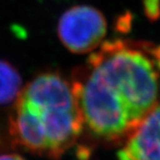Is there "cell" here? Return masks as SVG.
<instances>
[{
    "instance_id": "cell-7",
    "label": "cell",
    "mask_w": 160,
    "mask_h": 160,
    "mask_svg": "<svg viewBox=\"0 0 160 160\" xmlns=\"http://www.w3.org/2000/svg\"><path fill=\"white\" fill-rule=\"evenodd\" d=\"M130 20H131V18L128 13L125 16H122V18H120L118 20V24H117L118 29L122 32H123L125 30H129L130 24H131Z\"/></svg>"
},
{
    "instance_id": "cell-9",
    "label": "cell",
    "mask_w": 160,
    "mask_h": 160,
    "mask_svg": "<svg viewBox=\"0 0 160 160\" xmlns=\"http://www.w3.org/2000/svg\"><path fill=\"white\" fill-rule=\"evenodd\" d=\"M0 160H24L21 156L15 153H7L0 155Z\"/></svg>"
},
{
    "instance_id": "cell-8",
    "label": "cell",
    "mask_w": 160,
    "mask_h": 160,
    "mask_svg": "<svg viewBox=\"0 0 160 160\" xmlns=\"http://www.w3.org/2000/svg\"><path fill=\"white\" fill-rule=\"evenodd\" d=\"M152 56L155 60V63H156V66L158 68V70L160 71V45L158 47H153V49H152Z\"/></svg>"
},
{
    "instance_id": "cell-1",
    "label": "cell",
    "mask_w": 160,
    "mask_h": 160,
    "mask_svg": "<svg viewBox=\"0 0 160 160\" xmlns=\"http://www.w3.org/2000/svg\"><path fill=\"white\" fill-rule=\"evenodd\" d=\"M148 42L107 41L72 72L84 123L107 141L128 137L156 104L158 68Z\"/></svg>"
},
{
    "instance_id": "cell-5",
    "label": "cell",
    "mask_w": 160,
    "mask_h": 160,
    "mask_svg": "<svg viewBox=\"0 0 160 160\" xmlns=\"http://www.w3.org/2000/svg\"><path fill=\"white\" fill-rule=\"evenodd\" d=\"M22 90L21 76L17 68L0 59V106L17 101Z\"/></svg>"
},
{
    "instance_id": "cell-2",
    "label": "cell",
    "mask_w": 160,
    "mask_h": 160,
    "mask_svg": "<svg viewBox=\"0 0 160 160\" xmlns=\"http://www.w3.org/2000/svg\"><path fill=\"white\" fill-rule=\"evenodd\" d=\"M106 29V20L100 11L89 5H78L62 15L57 32L67 49L75 54H84L100 47Z\"/></svg>"
},
{
    "instance_id": "cell-6",
    "label": "cell",
    "mask_w": 160,
    "mask_h": 160,
    "mask_svg": "<svg viewBox=\"0 0 160 160\" xmlns=\"http://www.w3.org/2000/svg\"><path fill=\"white\" fill-rule=\"evenodd\" d=\"M146 17L151 21H155L160 18V0H143Z\"/></svg>"
},
{
    "instance_id": "cell-3",
    "label": "cell",
    "mask_w": 160,
    "mask_h": 160,
    "mask_svg": "<svg viewBox=\"0 0 160 160\" xmlns=\"http://www.w3.org/2000/svg\"><path fill=\"white\" fill-rule=\"evenodd\" d=\"M118 160H160V104H155L128 136Z\"/></svg>"
},
{
    "instance_id": "cell-4",
    "label": "cell",
    "mask_w": 160,
    "mask_h": 160,
    "mask_svg": "<svg viewBox=\"0 0 160 160\" xmlns=\"http://www.w3.org/2000/svg\"><path fill=\"white\" fill-rule=\"evenodd\" d=\"M11 133L15 141L31 152L48 155V142L36 113L17 99L11 119Z\"/></svg>"
}]
</instances>
